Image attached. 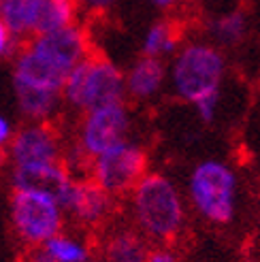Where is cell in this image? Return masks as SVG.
<instances>
[{"instance_id":"1","label":"cell","mask_w":260,"mask_h":262,"mask_svg":"<svg viewBox=\"0 0 260 262\" xmlns=\"http://www.w3.org/2000/svg\"><path fill=\"white\" fill-rule=\"evenodd\" d=\"M139 232L147 241L168 243L184 228L186 207L175 183L162 173H147L130 192Z\"/></svg>"},{"instance_id":"2","label":"cell","mask_w":260,"mask_h":262,"mask_svg":"<svg viewBox=\"0 0 260 262\" xmlns=\"http://www.w3.org/2000/svg\"><path fill=\"white\" fill-rule=\"evenodd\" d=\"M188 199L203 220L226 226L237 215L239 181L235 171L222 160H203L188 177Z\"/></svg>"},{"instance_id":"3","label":"cell","mask_w":260,"mask_h":262,"mask_svg":"<svg viewBox=\"0 0 260 262\" xmlns=\"http://www.w3.org/2000/svg\"><path fill=\"white\" fill-rule=\"evenodd\" d=\"M62 98L81 113L124 102L126 75L107 58L88 56L71 71Z\"/></svg>"},{"instance_id":"4","label":"cell","mask_w":260,"mask_h":262,"mask_svg":"<svg viewBox=\"0 0 260 262\" xmlns=\"http://www.w3.org/2000/svg\"><path fill=\"white\" fill-rule=\"evenodd\" d=\"M224 67L220 49L207 43H190L175 56L171 69L173 92L192 104L211 94H220Z\"/></svg>"},{"instance_id":"5","label":"cell","mask_w":260,"mask_h":262,"mask_svg":"<svg viewBox=\"0 0 260 262\" xmlns=\"http://www.w3.org/2000/svg\"><path fill=\"white\" fill-rule=\"evenodd\" d=\"M64 209L56 196L34 190H13L11 222L15 234L28 247H38L60 234Z\"/></svg>"},{"instance_id":"6","label":"cell","mask_w":260,"mask_h":262,"mask_svg":"<svg viewBox=\"0 0 260 262\" xmlns=\"http://www.w3.org/2000/svg\"><path fill=\"white\" fill-rule=\"evenodd\" d=\"M90 179L111 196L130 194L147 175V154L133 141H122L90 162Z\"/></svg>"},{"instance_id":"7","label":"cell","mask_w":260,"mask_h":262,"mask_svg":"<svg viewBox=\"0 0 260 262\" xmlns=\"http://www.w3.org/2000/svg\"><path fill=\"white\" fill-rule=\"evenodd\" d=\"M128 130H130V113L124 102L83 113L75 143L77 158H79V162H88L90 168V162L96 156L126 141Z\"/></svg>"},{"instance_id":"8","label":"cell","mask_w":260,"mask_h":262,"mask_svg":"<svg viewBox=\"0 0 260 262\" xmlns=\"http://www.w3.org/2000/svg\"><path fill=\"white\" fill-rule=\"evenodd\" d=\"M11 166L62 162V139L47 122H32L17 130L7 149Z\"/></svg>"},{"instance_id":"9","label":"cell","mask_w":260,"mask_h":262,"mask_svg":"<svg viewBox=\"0 0 260 262\" xmlns=\"http://www.w3.org/2000/svg\"><path fill=\"white\" fill-rule=\"evenodd\" d=\"M113 199L115 196L105 192L92 179H73L67 192L60 196V205L64 213L73 217L77 224L94 228L109 217Z\"/></svg>"},{"instance_id":"10","label":"cell","mask_w":260,"mask_h":262,"mask_svg":"<svg viewBox=\"0 0 260 262\" xmlns=\"http://www.w3.org/2000/svg\"><path fill=\"white\" fill-rule=\"evenodd\" d=\"M28 45L64 75H71L77 64L90 56L85 32L75 24L49 34H38Z\"/></svg>"},{"instance_id":"11","label":"cell","mask_w":260,"mask_h":262,"mask_svg":"<svg viewBox=\"0 0 260 262\" xmlns=\"http://www.w3.org/2000/svg\"><path fill=\"white\" fill-rule=\"evenodd\" d=\"M11 188L13 190H34L60 196L67 192L71 181L75 179L67 164L62 162H45V164H17L11 166Z\"/></svg>"},{"instance_id":"12","label":"cell","mask_w":260,"mask_h":262,"mask_svg":"<svg viewBox=\"0 0 260 262\" xmlns=\"http://www.w3.org/2000/svg\"><path fill=\"white\" fill-rule=\"evenodd\" d=\"M164 77L166 71L160 58L143 56L126 75V94L135 100H147L160 92Z\"/></svg>"},{"instance_id":"13","label":"cell","mask_w":260,"mask_h":262,"mask_svg":"<svg viewBox=\"0 0 260 262\" xmlns=\"http://www.w3.org/2000/svg\"><path fill=\"white\" fill-rule=\"evenodd\" d=\"M13 90H15V100L21 115L28 117L30 122H47L62 100L60 92L41 90L21 81H13Z\"/></svg>"},{"instance_id":"14","label":"cell","mask_w":260,"mask_h":262,"mask_svg":"<svg viewBox=\"0 0 260 262\" xmlns=\"http://www.w3.org/2000/svg\"><path fill=\"white\" fill-rule=\"evenodd\" d=\"M149 252L139 230H115L102 245V262H147Z\"/></svg>"},{"instance_id":"15","label":"cell","mask_w":260,"mask_h":262,"mask_svg":"<svg viewBox=\"0 0 260 262\" xmlns=\"http://www.w3.org/2000/svg\"><path fill=\"white\" fill-rule=\"evenodd\" d=\"M38 15H41V0H5L0 7V17L15 38L36 36Z\"/></svg>"},{"instance_id":"16","label":"cell","mask_w":260,"mask_h":262,"mask_svg":"<svg viewBox=\"0 0 260 262\" xmlns=\"http://www.w3.org/2000/svg\"><path fill=\"white\" fill-rule=\"evenodd\" d=\"M75 9H77V0H41V15H38L36 36L73 26Z\"/></svg>"},{"instance_id":"17","label":"cell","mask_w":260,"mask_h":262,"mask_svg":"<svg viewBox=\"0 0 260 262\" xmlns=\"http://www.w3.org/2000/svg\"><path fill=\"white\" fill-rule=\"evenodd\" d=\"M179 43V32L171 21H158L147 30L143 38V56L160 58L166 54H173Z\"/></svg>"},{"instance_id":"18","label":"cell","mask_w":260,"mask_h":262,"mask_svg":"<svg viewBox=\"0 0 260 262\" xmlns=\"http://www.w3.org/2000/svg\"><path fill=\"white\" fill-rule=\"evenodd\" d=\"M43 247L49 252V256L56 262H88L90 258V247L88 243L75 239V237H67V234H56L54 239H49L47 243H43Z\"/></svg>"},{"instance_id":"19","label":"cell","mask_w":260,"mask_h":262,"mask_svg":"<svg viewBox=\"0 0 260 262\" xmlns=\"http://www.w3.org/2000/svg\"><path fill=\"white\" fill-rule=\"evenodd\" d=\"M211 34L220 45H237L245 36V15L243 13H228L211 24Z\"/></svg>"},{"instance_id":"20","label":"cell","mask_w":260,"mask_h":262,"mask_svg":"<svg viewBox=\"0 0 260 262\" xmlns=\"http://www.w3.org/2000/svg\"><path fill=\"white\" fill-rule=\"evenodd\" d=\"M218 102H220V94H211L203 100H199L194 107H197V113L199 117L205 122V124H211L215 120V111H218Z\"/></svg>"},{"instance_id":"21","label":"cell","mask_w":260,"mask_h":262,"mask_svg":"<svg viewBox=\"0 0 260 262\" xmlns=\"http://www.w3.org/2000/svg\"><path fill=\"white\" fill-rule=\"evenodd\" d=\"M13 137H15V133H13L11 122L7 120L5 115H0V151H3V149H9Z\"/></svg>"},{"instance_id":"22","label":"cell","mask_w":260,"mask_h":262,"mask_svg":"<svg viewBox=\"0 0 260 262\" xmlns=\"http://www.w3.org/2000/svg\"><path fill=\"white\" fill-rule=\"evenodd\" d=\"M11 41H13V34H11V30L7 28V24L3 21V17H0V58L9 54Z\"/></svg>"},{"instance_id":"23","label":"cell","mask_w":260,"mask_h":262,"mask_svg":"<svg viewBox=\"0 0 260 262\" xmlns=\"http://www.w3.org/2000/svg\"><path fill=\"white\" fill-rule=\"evenodd\" d=\"M26 262H56V260L49 256V252L45 250L43 245H38V247H32V250H30Z\"/></svg>"},{"instance_id":"24","label":"cell","mask_w":260,"mask_h":262,"mask_svg":"<svg viewBox=\"0 0 260 262\" xmlns=\"http://www.w3.org/2000/svg\"><path fill=\"white\" fill-rule=\"evenodd\" d=\"M147 262H177V258H175V254L171 250H164V247H160V250H151L149 252Z\"/></svg>"},{"instance_id":"25","label":"cell","mask_w":260,"mask_h":262,"mask_svg":"<svg viewBox=\"0 0 260 262\" xmlns=\"http://www.w3.org/2000/svg\"><path fill=\"white\" fill-rule=\"evenodd\" d=\"M79 3L83 7H88L90 11H105L115 3V0H79Z\"/></svg>"},{"instance_id":"26","label":"cell","mask_w":260,"mask_h":262,"mask_svg":"<svg viewBox=\"0 0 260 262\" xmlns=\"http://www.w3.org/2000/svg\"><path fill=\"white\" fill-rule=\"evenodd\" d=\"M151 3H154L156 7H160V9H168V7H175V5H179L181 0H151Z\"/></svg>"},{"instance_id":"27","label":"cell","mask_w":260,"mask_h":262,"mask_svg":"<svg viewBox=\"0 0 260 262\" xmlns=\"http://www.w3.org/2000/svg\"><path fill=\"white\" fill-rule=\"evenodd\" d=\"M3 5H5V0H0V7H3Z\"/></svg>"},{"instance_id":"28","label":"cell","mask_w":260,"mask_h":262,"mask_svg":"<svg viewBox=\"0 0 260 262\" xmlns=\"http://www.w3.org/2000/svg\"><path fill=\"white\" fill-rule=\"evenodd\" d=\"M88 262H94V260H88Z\"/></svg>"}]
</instances>
